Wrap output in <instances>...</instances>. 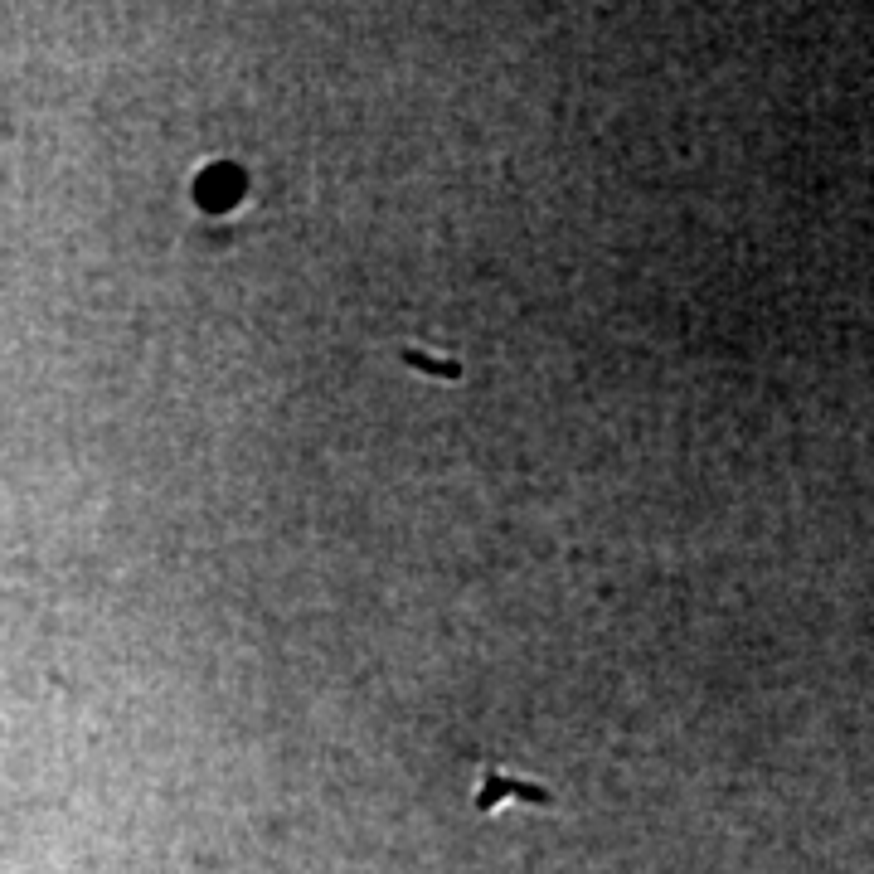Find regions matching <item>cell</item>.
<instances>
[{
  "instance_id": "1",
  "label": "cell",
  "mask_w": 874,
  "mask_h": 874,
  "mask_svg": "<svg viewBox=\"0 0 874 874\" xmlns=\"http://www.w3.org/2000/svg\"><path fill=\"white\" fill-rule=\"evenodd\" d=\"M501 802H530V807H554V797L539 787V782H520V777H505L496 763H486V777L476 787V811H491Z\"/></svg>"
},
{
  "instance_id": "2",
  "label": "cell",
  "mask_w": 874,
  "mask_h": 874,
  "mask_svg": "<svg viewBox=\"0 0 874 874\" xmlns=\"http://www.w3.org/2000/svg\"><path fill=\"white\" fill-rule=\"evenodd\" d=\"M238 195H243V170H234V166H214L200 180V200L209 204V209H224V204L238 200Z\"/></svg>"
},
{
  "instance_id": "3",
  "label": "cell",
  "mask_w": 874,
  "mask_h": 874,
  "mask_svg": "<svg viewBox=\"0 0 874 874\" xmlns=\"http://www.w3.org/2000/svg\"><path fill=\"white\" fill-rule=\"evenodd\" d=\"M399 360H404V365H418L423 374H437V379H462V365H457V360H433V355H423V350H413V345L399 350Z\"/></svg>"
}]
</instances>
